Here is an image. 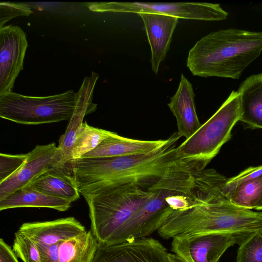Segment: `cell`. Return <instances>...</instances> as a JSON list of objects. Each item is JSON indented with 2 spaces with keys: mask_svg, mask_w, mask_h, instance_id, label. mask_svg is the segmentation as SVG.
I'll return each instance as SVG.
<instances>
[{
  "mask_svg": "<svg viewBox=\"0 0 262 262\" xmlns=\"http://www.w3.org/2000/svg\"><path fill=\"white\" fill-rule=\"evenodd\" d=\"M180 138L177 132L173 133L165 145L150 154L80 158L68 161L67 168L78 192L83 196L116 185L134 184L150 189L190 165L178 155L176 144Z\"/></svg>",
  "mask_w": 262,
  "mask_h": 262,
  "instance_id": "6da1fadb",
  "label": "cell"
},
{
  "mask_svg": "<svg viewBox=\"0 0 262 262\" xmlns=\"http://www.w3.org/2000/svg\"><path fill=\"white\" fill-rule=\"evenodd\" d=\"M262 51V32L227 29L211 32L190 50L187 66L194 76L238 79Z\"/></svg>",
  "mask_w": 262,
  "mask_h": 262,
  "instance_id": "7a4b0ae2",
  "label": "cell"
},
{
  "mask_svg": "<svg viewBox=\"0 0 262 262\" xmlns=\"http://www.w3.org/2000/svg\"><path fill=\"white\" fill-rule=\"evenodd\" d=\"M262 229V211L232 204L228 198L208 200L198 191L193 205L169 212L159 235L164 239L178 235L208 232L252 233Z\"/></svg>",
  "mask_w": 262,
  "mask_h": 262,
  "instance_id": "3957f363",
  "label": "cell"
},
{
  "mask_svg": "<svg viewBox=\"0 0 262 262\" xmlns=\"http://www.w3.org/2000/svg\"><path fill=\"white\" fill-rule=\"evenodd\" d=\"M159 187L146 189L134 184L111 185L83 196L89 207L91 231L98 244H108L117 231Z\"/></svg>",
  "mask_w": 262,
  "mask_h": 262,
  "instance_id": "277c9868",
  "label": "cell"
},
{
  "mask_svg": "<svg viewBox=\"0 0 262 262\" xmlns=\"http://www.w3.org/2000/svg\"><path fill=\"white\" fill-rule=\"evenodd\" d=\"M241 117V95L232 91L218 110L190 138L177 147L179 158L203 170L231 137Z\"/></svg>",
  "mask_w": 262,
  "mask_h": 262,
  "instance_id": "5b68a950",
  "label": "cell"
},
{
  "mask_svg": "<svg viewBox=\"0 0 262 262\" xmlns=\"http://www.w3.org/2000/svg\"><path fill=\"white\" fill-rule=\"evenodd\" d=\"M76 103V93L72 90L41 97L11 92L0 96V117L28 125L70 120Z\"/></svg>",
  "mask_w": 262,
  "mask_h": 262,
  "instance_id": "8992f818",
  "label": "cell"
},
{
  "mask_svg": "<svg viewBox=\"0 0 262 262\" xmlns=\"http://www.w3.org/2000/svg\"><path fill=\"white\" fill-rule=\"evenodd\" d=\"M191 186V183L186 180L164 183L157 189L154 195L117 231L107 245L146 237L158 230L164 223L170 209L166 198L178 192H189Z\"/></svg>",
  "mask_w": 262,
  "mask_h": 262,
  "instance_id": "52a82bcc",
  "label": "cell"
},
{
  "mask_svg": "<svg viewBox=\"0 0 262 262\" xmlns=\"http://www.w3.org/2000/svg\"><path fill=\"white\" fill-rule=\"evenodd\" d=\"M85 5L97 12L155 13L205 21L224 20L228 15L219 4L208 3L101 2Z\"/></svg>",
  "mask_w": 262,
  "mask_h": 262,
  "instance_id": "ba28073f",
  "label": "cell"
},
{
  "mask_svg": "<svg viewBox=\"0 0 262 262\" xmlns=\"http://www.w3.org/2000/svg\"><path fill=\"white\" fill-rule=\"evenodd\" d=\"M251 234L208 232L178 235L172 238L171 249L190 262H219L229 248L239 245Z\"/></svg>",
  "mask_w": 262,
  "mask_h": 262,
  "instance_id": "9c48e42d",
  "label": "cell"
},
{
  "mask_svg": "<svg viewBox=\"0 0 262 262\" xmlns=\"http://www.w3.org/2000/svg\"><path fill=\"white\" fill-rule=\"evenodd\" d=\"M29 154L25 163L0 183V200L17 190L29 186L43 173L64 167L67 163L62 151L54 142L37 145Z\"/></svg>",
  "mask_w": 262,
  "mask_h": 262,
  "instance_id": "30bf717a",
  "label": "cell"
},
{
  "mask_svg": "<svg viewBox=\"0 0 262 262\" xmlns=\"http://www.w3.org/2000/svg\"><path fill=\"white\" fill-rule=\"evenodd\" d=\"M27 47L26 35L21 28L10 25L0 28V96L12 92L23 70Z\"/></svg>",
  "mask_w": 262,
  "mask_h": 262,
  "instance_id": "8fae6325",
  "label": "cell"
},
{
  "mask_svg": "<svg viewBox=\"0 0 262 262\" xmlns=\"http://www.w3.org/2000/svg\"><path fill=\"white\" fill-rule=\"evenodd\" d=\"M166 248L158 240L143 237L98 246L92 262H169Z\"/></svg>",
  "mask_w": 262,
  "mask_h": 262,
  "instance_id": "7c38bea8",
  "label": "cell"
},
{
  "mask_svg": "<svg viewBox=\"0 0 262 262\" xmlns=\"http://www.w3.org/2000/svg\"><path fill=\"white\" fill-rule=\"evenodd\" d=\"M151 49L152 70L157 74L165 59L179 18L155 13H140Z\"/></svg>",
  "mask_w": 262,
  "mask_h": 262,
  "instance_id": "4fadbf2b",
  "label": "cell"
},
{
  "mask_svg": "<svg viewBox=\"0 0 262 262\" xmlns=\"http://www.w3.org/2000/svg\"><path fill=\"white\" fill-rule=\"evenodd\" d=\"M18 231L35 244L51 245L77 236L86 229L76 219L68 217L50 221L25 223Z\"/></svg>",
  "mask_w": 262,
  "mask_h": 262,
  "instance_id": "5bb4252c",
  "label": "cell"
},
{
  "mask_svg": "<svg viewBox=\"0 0 262 262\" xmlns=\"http://www.w3.org/2000/svg\"><path fill=\"white\" fill-rule=\"evenodd\" d=\"M98 77V74L93 72L90 77L84 79L79 90L76 93L77 103L74 112L64 133L59 139L58 147L67 162L72 160L73 147L84 116L96 109L97 104L92 102V96Z\"/></svg>",
  "mask_w": 262,
  "mask_h": 262,
  "instance_id": "9a60e30c",
  "label": "cell"
},
{
  "mask_svg": "<svg viewBox=\"0 0 262 262\" xmlns=\"http://www.w3.org/2000/svg\"><path fill=\"white\" fill-rule=\"evenodd\" d=\"M194 96L191 83L182 73L177 92L167 105L176 118L178 135L186 139L202 126L196 113Z\"/></svg>",
  "mask_w": 262,
  "mask_h": 262,
  "instance_id": "2e32d148",
  "label": "cell"
},
{
  "mask_svg": "<svg viewBox=\"0 0 262 262\" xmlns=\"http://www.w3.org/2000/svg\"><path fill=\"white\" fill-rule=\"evenodd\" d=\"M165 140H140L122 137L115 133L81 158H111L151 153L165 145Z\"/></svg>",
  "mask_w": 262,
  "mask_h": 262,
  "instance_id": "e0dca14e",
  "label": "cell"
},
{
  "mask_svg": "<svg viewBox=\"0 0 262 262\" xmlns=\"http://www.w3.org/2000/svg\"><path fill=\"white\" fill-rule=\"evenodd\" d=\"M237 92L241 100L239 121L249 127L262 129V73L248 77Z\"/></svg>",
  "mask_w": 262,
  "mask_h": 262,
  "instance_id": "ac0fdd59",
  "label": "cell"
},
{
  "mask_svg": "<svg viewBox=\"0 0 262 262\" xmlns=\"http://www.w3.org/2000/svg\"><path fill=\"white\" fill-rule=\"evenodd\" d=\"M71 203L69 200L48 195L27 186L0 200V210L15 208L36 207L65 211L69 209Z\"/></svg>",
  "mask_w": 262,
  "mask_h": 262,
  "instance_id": "d6986e66",
  "label": "cell"
},
{
  "mask_svg": "<svg viewBox=\"0 0 262 262\" xmlns=\"http://www.w3.org/2000/svg\"><path fill=\"white\" fill-rule=\"evenodd\" d=\"M29 186L43 193L71 202L80 197V193L68 172L66 165L43 173Z\"/></svg>",
  "mask_w": 262,
  "mask_h": 262,
  "instance_id": "ffe728a7",
  "label": "cell"
},
{
  "mask_svg": "<svg viewBox=\"0 0 262 262\" xmlns=\"http://www.w3.org/2000/svg\"><path fill=\"white\" fill-rule=\"evenodd\" d=\"M98 243L91 231L85 232L59 243V262H92Z\"/></svg>",
  "mask_w": 262,
  "mask_h": 262,
  "instance_id": "44dd1931",
  "label": "cell"
},
{
  "mask_svg": "<svg viewBox=\"0 0 262 262\" xmlns=\"http://www.w3.org/2000/svg\"><path fill=\"white\" fill-rule=\"evenodd\" d=\"M114 133L113 132L91 126L86 122L83 123L73 147L72 160L80 159L82 156L93 150Z\"/></svg>",
  "mask_w": 262,
  "mask_h": 262,
  "instance_id": "7402d4cb",
  "label": "cell"
},
{
  "mask_svg": "<svg viewBox=\"0 0 262 262\" xmlns=\"http://www.w3.org/2000/svg\"><path fill=\"white\" fill-rule=\"evenodd\" d=\"M231 202L248 209H255L262 199V175L239 185L229 195Z\"/></svg>",
  "mask_w": 262,
  "mask_h": 262,
  "instance_id": "603a6c76",
  "label": "cell"
},
{
  "mask_svg": "<svg viewBox=\"0 0 262 262\" xmlns=\"http://www.w3.org/2000/svg\"><path fill=\"white\" fill-rule=\"evenodd\" d=\"M238 245L236 262H262V229L252 233Z\"/></svg>",
  "mask_w": 262,
  "mask_h": 262,
  "instance_id": "cb8c5ba5",
  "label": "cell"
},
{
  "mask_svg": "<svg viewBox=\"0 0 262 262\" xmlns=\"http://www.w3.org/2000/svg\"><path fill=\"white\" fill-rule=\"evenodd\" d=\"M13 250L24 262H40L39 253L35 243L19 231L14 235Z\"/></svg>",
  "mask_w": 262,
  "mask_h": 262,
  "instance_id": "d4e9b609",
  "label": "cell"
},
{
  "mask_svg": "<svg viewBox=\"0 0 262 262\" xmlns=\"http://www.w3.org/2000/svg\"><path fill=\"white\" fill-rule=\"evenodd\" d=\"M27 154H0V183L15 173L26 162Z\"/></svg>",
  "mask_w": 262,
  "mask_h": 262,
  "instance_id": "484cf974",
  "label": "cell"
},
{
  "mask_svg": "<svg viewBox=\"0 0 262 262\" xmlns=\"http://www.w3.org/2000/svg\"><path fill=\"white\" fill-rule=\"evenodd\" d=\"M33 13L26 4L11 2L0 3V28L12 18L17 16H28Z\"/></svg>",
  "mask_w": 262,
  "mask_h": 262,
  "instance_id": "4316f807",
  "label": "cell"
},
{
  "mask_svg": "<svg viewBox=\"0 0 262 262\" xmlns=\"http://www.w3.org/2000/svg\"><path fill=\"white\" fill-rule=\"evenodd\" d=\"M261 175L262 165L249 167L238 175L228 179L224 186V192L229 199V195L239 185Z\"/></svg>",
  "mask_w": 262,
  "mask_h": 262,
  "instance_id": "83f0119b",
  "label": "cell"
},
{
  "mask_svg": "<svg viewBox=\"0 0 262 262\" xmlns=\"http://www.w3.org/2000/svg\"><path fill=\"white\" fill-rule=\"evenodd\" d=\"M59 243L51 245H45L39 244H35L39 253L40 261L59 262Z\"/></svg>",
  "mask_w": 262,
  "mask_h": 262,
  "instance_id": "f1b7e54d",
  "label": "cell"
},
{
  "mask_svg": "<svg viewBox=\"0 0 262 262\" xmlns=\"http://www.w3.org/2000/svg\"><path fill=\"white\" fill-rule=\"evenodd\" d=\"M0 262H19L13 249L3 238L0 239Z\"/></svg>",
  "mask_w": 262,
  "mask_h": 262,
  "instance_id": "f546056e",
  "label": "cell"
},
{
  "mask_svg": "<svg viewBox=\"0 0 262 262\" xmlns=\"http://www.w3.org/2000/svg\"><path fill=\"white\" fill-rule=\"evenodd\" d=\"M255 209L257 210H262V199L257 203Z\"/></svg>",
  "mask_w": 262,
  "mask_h": 262,
  "instance_id": "4dcf8cb0",
  "label": "cell"
}]
</instances>
